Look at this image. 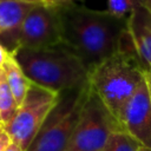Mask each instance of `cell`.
<instances>
[{"instance_id":"1","label":"cell","mask_w":151,"mask_h":151,"mask_svg":"<svg viewBox=\"0 0 151 151\" xmlns=\"http://www.w3.org/2000/svg\"><path fill=\"white\" fill-rule=\"evenodd\" d=\"M61 42L66 45L90 72L120 46L127 33V20L107 11L91 9L74 2L54 7Z\"/></svg>"},{"instance_id":"2","label":"cell","mask_w":151,"mask_h":151,"mask_svg":"<svg viewBox=\"0 0 151 151\" xmlns=\"http://www.w3.org/2000/svg\"><path fill=\"white\" fill-rule=\"evenodd\" d=\"M145 78L132 39L124 35L119 48L88 72V83L118 120L120 111Z\"/></svg>"},{"instance_id":"3","label":"cell","mask_w":151,"mask_h":151,"mask_svg":"<svg viewBox=\"0 0 151 151\" xmlns=\"http://www.w3.org/2000/svg\"><path fill=\"white\" fill-rule=\"evenodd\" d=\"M12 54L32 83L51 91L60 93L88 81L87 68L63 42L41 48L19 47Z\"/></svg>"},{"instance_id":"4","label":"cell","mask_w":151,"mask_h":151,"mask_svg":"<svg viewBox=\"0 0 151 151\" xmlns=\"http://www.w3.org/2000/svg\"><path fill=\"white\" fill-rule=\"evenodd\" d=\"M90 91L87 81L60 92L57 104L26 151H66Z\"/></svg>"},{"instance_id":"5","label":"cell","mask_w":151,"mask_h":151,"mask_svg":"<svg viewBox=\"0 0 151 151\" xmlns=\"http://www.w3.org/2000/svg\"><path fill=\"white\" fill-rule=\"evenodd\" d=\"M119 129L118 120L91 87L66 151H104L110 134Z\"/></svg>"},{"instance_id":"6","label":"cell","mask_w":151,"mask_h":151,"mask_svg":"<svg viewBox=\"0 0 151 151\" xmlns=\"http://www.w3.org/2000/svg\"><path fill=\"white\" fill-rule=\"evenodd\" d=\"M58 99V92L32 83L17 113L12 120L4 126L12 142L26 151Z\"/></svg>"},{"instance_id":"7","label":"cell","mask_w":151,"mask_h":151,"mask_svg":"<svg viewBox=\"0 0 151 151\" xmlns=\"http://www.w3.org/2000/svg\"><path fill=\"white\" fill-rule=\"evenodd\" d=\"M61 42L54 7L38 2L14 31L0 37V44L13 53L19 47L41 48Z\"/></svg>"},{"instance_id":"8","label":"cell","mask_w":151,"mask_h":151,"mask_svg":"<svg viewBox=\"0 0 151 151\" xmlns=\"http://www.w3.org/2000/svg\"><path fill=\"white\" fill-rule=\"evenodd\" d=\"M118 123L144 149L151 150V98L145 78L123 106Z\"/></svg>"},{"instance_id":"9","label":"cell","mask_w":151,"mask_h":151,"mask_svg":"<svg viewBox=\"0 0 151 151\" xmlns=\"http://www.w3.org/2000/svg\"><path fill=\"white\" fill-rule=\"evenodd\" d=\"M127 31L145 72L151 71V15L140 2L127 19Z\"/></svg>"},{"instance_id":"10","label":"cell","mask_w":151,"mask_h":151,"mask_svg":"<svg viewBox=\"0 0 151 151\" xmlns=\"http://www.w3.org/2000/svg\"><path fill=\"white\" fill-rule=\"evenodd\" d=\"M37 4L38 2L0 0V37L18 28Z\"/></svg>"},{"instance_id":"11","label":"cell","mask_w":151,"mask_h":151,"mask_svg":"<svg viewBox=\"0 0 151 151\" xmlns=\"http://www.w3.org/2000/svg\"><path fill=\"white\" fill-rule=\"evenodd\" d=\"M1 68L5 73L9 88L18 103V106H20L29 90L32 81L26 77V74L24 73L22 68L20 67V65L18 64L12 53Z\"/></svg>"},{"instance_id":"12","label":"cell","mask_w":151,"mask_h":151,"mask_svg":"<svg viewBox=\"0 0 151 151\" xmlns=\"http://www.w3.org/2000/svg\"><path fill=\"white\" fill-rule=\"evenodd\" d=\"M18 103L9 88L2 68H0V119L4 124H8L18 111Z\"/></svg>"},{"instance_id":"13","label":"cell","mask_w":151,"mask_h":151,"mask_svg":"<svg viewBox=\"0 0 151 151\" xmlns=\"http://www.w3.org/2000/svg\"><path fill=\"white\" fill-rule=\"evenodd\" d=\"M142 144L123 129L113 131L105 145L104 151H142Z\"/></svg>"},{"instance_id":"14","label":"cell","mask_w":151,"mask_h":151,"mask_svg":"<svg viewBox=\"0 0 151 151\" xmlns=\"http://www.w3.org/2000/svg\"><path fill=\"white\" fill-rule=\"evenodd\" d=\"M139 0H107V12L118 19L127 20Z\"/></svg>"},{"instance_id":"15","label":"cell","mask_w":151,"mask_h":151,"mask_svg":"<svg viewBox=\"0 0 151 151\" xmlns=\"http://www.w3.org/2000/svg\"><path fill=\"white\" fill-rule=\"evenodd\" d=\"M11 143H12V139L7 133V131L5 129L0 131V151H6V149Z\"/></svg>"},{"instance_id":"16","label":"cell","mask_w":151,"mask_h":151,"mask_svg":"<svg viewBox=\"0 0 151 151\" xmlns=\"http://www.w3.org/2000/svg\"><path fill=\"white\" fill-rule=\"evenodd\" d=\"M74 1H78V0H42V4H45L46 6H50V7H58V6L71 4Z\"/></svg>"},{"instance_id":"17","label":"cell","mask_w":151,"mask_h":151,"mask_svg":"<svg viewBox=\"0 0 151 151\" xmlns=\"http://www.w3.org/2000/svg\"><path fill=\"white\" fill-rule=\"evenodd\" d=\"M9 55H11V53L0 44V68L4 66V64L7 61V59L9 58Z\"/></svg>"},{"instance_id":"18","label":"cell","mask_w":151,"mask_h":151,"mask_svg":"<svg viewBox=\"0 0 151 151\" xmlns=\"http://www.w3.org/2000/svg\"><path fill=\"white\" fill-rule=\"evenodd\" d=\"M6 151H25V150H24V149H21L17 143L12 142V143L8 145V147L6 149Z\"/></svg>"},{"instance_id":"19","label":"cell","mask_w":151,"mask_h":151,"mask_svg":"<svg viewBox=\"0 0 151 151\" xmlns=\"http://www.w3.org/2000/svg\"><path fill=\"white\" fill-rule=\"evenodd\" d=\"M139 2L143 5V7L150 13L151 15V0H139Z\"/></svg>"},{"instance_id":"20","label":"cell","mask_w":151,"mask_h":151,"mask_svg":"<svg viewBox=\"0 0 151 151\" xmlns=\"http://www.w3.org/2000/svg\"><path fill=\"white\" fill-rule=\"evenodd\" d=\"M145 80L149 87V92H150V98H151V71L150 72H145Z\"/></svg>"},{"instance_id":"21","label":"cell","mask_w":151,"mask_h":151,"mask_svg":"<svg viewBox=\"0 0 151 151\" xmlns=\"http://www.w3.org/2000/svg\"><path fill=\"white\" fill-rule=\"evenodd\" d=\"M15 1H27V2H42V0H15Z\"/></svg>"},{"instance_id":"22","label":"cell","mask_w":151,"mask_h":151,"mask_svg":"<svg viewBox=\"0 0 151 151\" xmlns=\"http://www.w3.org/2000/svg\"><path fill=\"white\" fill-rule=\"evenodd\" d=\"M2 130H4V124H2V122L0 119V131H2Z\"/></svg>"},{"instance_id":"23","label":"cell","mask_w":151,"mask_h":151,"mask_svg":"<svg viewBox=\"0 0 151 151\" xmlns=\"http://www.w3.org/2000/svg\"><path fill=\"white\" fill-rule=\"evenodd\" d=\"M142 151H151V150H147V149H144V147H143V150H142Z\"/></svg>"}]
</instances>
